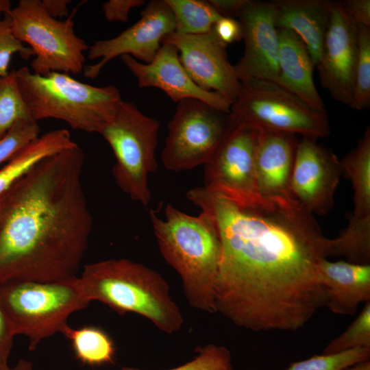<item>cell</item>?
<instances>
[{"mask_svg":"<svg viewBox=\"0 0 370 370\" xmlns=\"http://www.w3.org/2000/svg\"><path fill=\"white\" fill-rule=\"evenodd\" d=\"M186 197L219 236L217 312L254 332L295 331L325 306L320 265L330 239L296 201L243 206L204 186Z\"/></svg>","mask_w":370,"mask_h":370,"instance_id":"6da1fadb","label":"cell"},{"mask_svg":"<svg viewBox=\"0 0 370 370\" xmlns=\"http://www.w3.org/2000/svg\"><path fill=\"white\" fill-rule=\"evenodd\" d=\"M77 145L49 156L0 195V285L76 277L92 229Z\"/></svg>","mask_w":370,"mask_h":370,"instance_id":"7a4b0ae2","label":"cell"},{"mask_svg":"<svg viewBox=\"0 0 370 370\" xmlns=\"http://www.w3.org/2000/svg\"><path fill=\"white\" fill-rule=\"evenodd\" d=\"M160 251L179 274L188 304L197 310L217 312L215 285L221 260V242L211 219L201 212L189 215L171 204L161 219L149 212Z\"/></svg>","mask_w":370,"mask_h":370,"instance_id":"3957f363","label":"cell"},{"mask_svg":"<svg viewBox=\"0 0 370 370\" xmlns=\"http://www.w3.org/2000/svg\"><path fill=\"white\" fill-rule=\"evenodd\" d=\"M77 280L90 301H98L120 314L132 312L152 322L160 331L173 334L184 323L162 276L128 259H110L84 266Z\"/></svg>","mask_w":370,"mask_h":370,"instance_id":"277c9868","label":"cell"},{"mask_svg":"<svg viewBox=\"0 0 370 370\" xmlns=\"http://www.w3.org/2000/svg\"><path fill=\"white\" fill-rule=\"evenodd\" d=\"M15 75L23 100L36 121L59 119L73 129L99 133L122 101L116 86H92L66 73L40 75L23 66L15 70Z\"/></svg>","mask_w":370,"mask_h":370,"instance_id":"5b68a950","label":"cell"},{"mask_svg":"<svg viewBox=\"0 0 370 370\" xmlns=\"http://www.w3.org/2000/svg\"><path fill=\"white\" fill-rule=\"evenodd\" d=\"M0 298L16 335L28 338L30 351L42 340L62 333L69 316L90 303L81 291L77 276L46 282L8 281L0 285Z\"/></svg>","mask_w":370,"mask_h":370,"instance_id":"8992f818","label":"cell"},{"mask_svg":"<svg viewBox=\"0 0 370 370\" xmlns=\"http://www.w3.org/2000/svg\"><path fill=\"white\" fill-rule=\"evenodd\" d=\"M159 122L132 102L121 101L112 119L99 132L110 146L116 163L112 175L118 186L134 201L151 200L148 178L158 165L156 158Z\"/></svg>","mask_w":370,"mask_h":370,"instance_id":"52a82bcc","label":"cell"},{"mask_svg":"<svg viewBox=\"0 0 370 370\" xmlns=\"http://www.w3.org/2000/svg\"><path fill=\"white\" fill-rule=\"evenodd\" d=\"M78 7L62 21L50 16L41 1L21 0L8 14L14 36L27 43L35 56L31 62L34 73L77 75L84 70V53L89 46L74 31L73 17Z\"/></svg>","mask_w":370,"mask_h":370,"instance_id":"ba28073f","label":"cell"},{"mask_svg":"<svg viewBox=\"0 0 370 370\" xmlns=\"http://www.w3.org/2000/svg\"><path fill=\"white\" fill-rule=\"evenodd\" d=\"M241 83L238 96L230 107L237 124L314 140L329 136L326 112L310 109L277 83L258 79Z\"/></svg>","mask_w":370,"mask_h":370,"instance_id":"9c48e42d","label":"cell"},{"mask_svg":"<svg viewBox=\"0 0 370 370\" xmlns=\"http://www.w3.org/2000/svg\"><path fill=\"white\" fill-rule=\"evenodd\" d=\"M234 123L230 112L197 99L178 102L168 123V135L161 159L172 171L193 169L212 156Z\"/></svg>","mask_w":370,"mask_h":370,"instance_id":"30bf717a","label":"cell"},{"mask_svg":"<svg viewBox=\"0 0 370 370\" xmlns=\"http://www.w3.org/2000/svg\"><path fill=\"white\" fill-rule=\"evenodd\" d=\"M260 130L235 123L204 164V188L243 206L267 203L258 191L255 156Z\"/></svg>","mask_w":370,"mask_h":370,"instance_id":"8fae6325","label":"cell"},{"mask_svg":"<svg viewBox=\"0 0 370 370\" xmlns=\"http://www.w3.org/2000/svg\"><path fill=\"white\" fill-rule=\"evenodd\" d=\"M174 31V17L165 1H151L136 23L116 36L95 41L89 47L88 58L100 60L84 66V76L95 78L109 61L119 56L129 55L143 63L151 62L164 37Z\"/></svg>","mask_w":370,"mask_h":370,"instance_id":"7c38bea8","label":"cell"},{"mask_svg":"<svg viewBox=\"0 0 370 370\" xmlns=\"http://www.w3.org/2000/svg\"><path fill=\"white\" fill-rule=\"evenodd\" d=\"M173 45L184 69L200 88L218 92L231 105L240 92L241 83L228 60L226 46L213 29L201 34L172 32L162 40Z\"/></svg>","mask_w":370,"mask_h":370,"instance_id":"4fadbf2b","label":"cell"},{"mask_svg":"<svg viewBox=\"0 0 370 370\" xmlns=\"http://www.w3.org/2000/svg\"><path fill=\"white\" fill-rule=\"evenodd\" d=\"M245 51L234 69L240 82L278 83L279 34L274 1L247 0L238 16Z\"/></svg>","mask_w":370,"mask_h":370,"instance_id":"5bb4252c","label":"cell"},{"mask_svg":"<svg viewBox=\"0 0 370 370\" xmlns=\"http://www.w3.org/2000/svg\"><path fill=\"white\" fill-rule=\"evenodd\" d=\"M343 174L340 162L317 140H299L290 190L292 198L310 213L323 215L333 207L334 196Z\"/></svg>","mask_w":370,"mask_h":370,"instance_id":"9a60e30c","label":"cell"},{"mask_svg":"<svg viewBox=\"0 0 370 370\" xmlns=\"http://www.w3.org/2000/svg\"><path fill=\"white\" fill-rule=\"evenodd\" d=\"M358 53V28L343 9L334 1L317 64L321 86L332 97L350 106Z\"/></svg>","mask_w":370,"mask_h":370,"instance_id":"2e32d148","label":"cell"},{"mask_svg":"<svg viewBox=\"0 0 370 370\" xmlns=\"http://www.w3.org/2000/svg\"><path fill=\"white\" fill-rule=\"evenodd\" d=\"M127 69L137 78L140 88L155 87L173 101H202L224 112H230L231 103L218 92L199 87L188 75L179 58L177 49L162 42L152 61L143 63L129 55L121 56Z\"/></svg>","mask_w":370,"mask_h":370,"instance_id":"e0dca14e","label":"cell"},{"mask_svg":"<svg viewBox=\"0 0 370 370\" xmlns=\"http://www.w3.org/2000/svg\"><path fill=\"white\" fill-rule=\"evenodd\" d=\"M298 142L295 134L260 130L255 156L256 180L258 191L265 199H293L290 186Z\"/></svg>","mask_w":370,"mask_h":370,"instance_id":"ac0fdd59","label":"cell"},{"mask_svg":"<svg viewBox=\"0 0 370 370\" xmlns=\"http://www.w3.org/2000/svg\"><path fill=\"white\" fill-rule=\"evenodd\" d=\"M278 83L310 109L325 112L313 79L314 64L300 38L291 30L278 29Z\"/></svg>","mask_w":370,"mask_h":370,"instance_id":"d6986e66","label":"cell"},{"mask_svg":"<svg viewBox=\"0 0 370 370\" xmlns=\"http://www.w3.org/2000/svg\"><path fill=\"white\" fill-rule=\"evenodd\" d=\"M276 25L291 30L304 43L313 62L320 60L334 1L328 0H277Z\"/></svg>","mask_w":370,"mask_h":370,"instance_id":"ffe728a7","label":"cell"},{"mask_svg":"<svg viewBox=\"0 0 370 370\" xmlns=\"http://www.w3.org/2000/svg\"><path fill=\"white\" fill-rule=\"evenodd\" d=\"M320 272L326 293L325 306L332 313L353 315L360 304L370 301V264L325 259Z\"/></svg>","mask_w":370,"mask_h":370,"instance_id":"44dd1931","label":"cell"},{"mask_svg":"<svg viewBox=\"0 0 370 370\" xmlns=\"http://www.w3.org/2000/svg\"><path fill=\"white\" fill-rule=\"evenodd\" d=\"M76 144L65 129L54 130L39 136L0 169V195L40 161Z\"/></svg>","mask_w":370,"mask_h":370,"instance_id":"7402d4cb","label":"cell"},{"mask_svg":"<svg viewBox=\"0 0 370 370\" xmlns=\"http://www.w3.org/2000/svg\"><path fill=\"white\" fill-rule=\"evenodd\" d=\"M340 162L343 174L354 189V210L358 217L370 215V127L368 126L357 146Z\"/></svg>","mask_w":370,"mask_h":370,"instance_id":"603a6c76","label":"cell"},{"mask_svg":"<svg viewBox=\"0 0 370 370\" xmlns=\"http://www.w3.org/2000/svg\"><path fill=\"white\" fill-rule=\"evenodd\" d=\"M62 334L69 340L76 358L83 365L95 367L114 361V343L102 329L95 326L73 328L67 325Z\"/></svg>","mask_w":370,"mask_h":370,"instance_id":"cb8c5ba5","label":"cell"},{"mask_svg":"<svg viewBox=\"0 0 370 370\" xmlns=\"http://www.w3.org/2000/svg\"><path fill=\"white\" fill-rule=\"evenodd\" d=\"M348 225L330 239V256H340L355 264H370V215L358 217L346 213Z\"/></svg>","mask_w":370,"mask_h":370,"instance_id":"d4e9b609","label":"cell"},{"mask_svg":"<svg viewBox=\"0 0 370 370\" xmlns=\"http://www.w3.org/2000/svg\"><path fill=\"white\" fill-rule=\"evenodd\" d=\"M175 20V32L201 34L210 32L221 17L208 1L164 0Z\"/></svg>","mask_w":370,"mask_h":370,"instance_id":"484cf974","label":"cell"},{"mask_svg":"<svg viewBox=\"0 0 370 370\" xmlns=\"http://www.w3.org/2000/svg\"><path fill=\"white\" fill-rule=\"evenodd\" d=\"M358 53L350 107L357 110L370 105V27L357 25Z\"/></svg>","mask_w":370,"mask_h":370,"instance_id":"4316f807","label":"cell"},{"mask_svg":"<svg viewBox=\"0 0 370 370\" xmlns=\"http://www.w3.org/2000/svg\"><path fill=\"white\" fill-rule=\"evenodd\" d=\"M31 116L18 89L15 70L0 75V139L19 119Z\"/></svg>","mask_w":370,"mask_h":370,"instance_id":"83f0119b","label":"cell"},{"mask_svg":"<svg viewBox=\"0 0 370 370\" xmlns=\"http://www.w3.org/2000/svg\"><path fill=\"white\" fill-rule=\"evenodd\" d=\"M358 347L370 348V301L349 327L330 341L323 349V354H334Z\"/></svg>","mask_w":370,"mask_h":370,"instance_id":"f1b7e54d","label":"cell"},{"mask_svg":"<svg viewBox=\"0 0 370 370\" xmlns=\"http://www.w3.org/2000/svg\"><path fill=\"white\" fill-rule=\"evenodd\" d=\"M369 358L370 348L358 347L334 354L314 355L306 360L293 362L284 370H343Z\"/></svg>","mask_w":370,"mask_h":370,"instance_id":"f546056e","label":"cell"},{"mask_svg":"<svg viewBox=\"0 0 370 370\" xmlns=\"http://www.w3.org/2000/svg\"><path fill=\"white\" fill-rule=\"evenodd\" d=\"M40 127L31 116L16 121L0 139V164L10 160L39 136Z\"/></svg>","mask_w":370,"mask_h":370,"instance_id":"4dcf8cb0","label":"cell"},{"mask_svg":"<svg viewBox=\"0 0 370 370\" xmlns=\"http://www.w3.org/2000/svg\"><path fill=\"white\" fill-rule=\"evenodd\" d=\"M197 355L188 362L167 370H233L230 350L223 345L208 344L196 349ZM121 370H143L123 367Z\"/></svg>","mask_w":370,"mask_h":370,"instance_id":"1f68e13d","label":"cell"},{"mask_svg":"<svg viewBox=\"0 0 370 370\" xmlns=\"http://www.w3.org/2000/svg\"><path fill=\"white\" fill-rule=\"evenodd\" d=\"M18 53L25 60L33 56L32 50L25 47L14 36L8 14H0V75L9 74L11 58Z\"/></svg>","mask_w":370,"mask_h":370,"instance_id":"d6a6232c","label":"cell"},{"mask_svg":"<svg viewBox=\"0 0 370 370\" xmlns=\"http://www.w3.org/2000/svg\"><path fill=\"white\" fill-rule=\"evenodd\" d=\"M16 335L12 321L0 298V365L8 364Z\"/></svg>","mask_w":370,"mask_h":370,"instance_id":"836d02e7","label":"cell"},{"mask_svg":"<svg viewBox=\"0 0 370 370\" xmlns=\"http://www.w3.org/2000/svg\"><path fill=\"white\" fill-rule=\"evenodd\" d=\"M144 3L143 0H110L103 4V12L108 21L125 22L130 10Z\"/></svg>","mask_w":370,"mask_h":370,"instance_id":"e575fe53","label":"cell"},{"mask_svg":"<svg viewBox=\"0 0 370 370\" xmlns=\"http://www.w3.org/2000/svg\"><path fill=\"white\" fill-rule=\"evenodd\" d=\"M213 30L217 37L227 45L242 39L243 31L238 21L221 16L214 24Z\"/></svg>","mask_w":370,"mask_h":370,"instance_id":"d590c367","label":"cell"},{"mask_svg":"<svg viewBox=\"0 0 370 370\" xmlns=\"http://www.w3.org/2000/svg\"><path fill=\"white\" fill-rule=\"evenodd\" d=\"M341 3L349 18L356 25L370 27V1L347 0Z\"/></svg>","mask_w":370,"mask_h":370,"instance_id":"8d00e7d4","label":"cell"},{"mask_svg":"<svg viewBox=\"0 0 370 370\" xmlns=\"http://www.w3.org/2000/svg\"><path fill=\"white\" fill-rule=\"evenodd\" d=\"M247 0H210L208 1L219 14L223 17H238Z\"/></svg>","mask_w":370,"mask_h":370,"instance_id":"74e56055","label":"cell"},{"mask_svg":"<svg viewBox=\"0 0 370 370\" xmlns=\"http://www.w3.org/2000/svg\"><path fill=\"white\" fill-rule=\"evenodd\" d=\"M41 2L46 12L52 18L69 16L67 5L71 2L70 0H42Z\"/></svg>","mask_w":370,"mask_h":370,"instance_id":"f35d334b","label":"cell"},{"mask_svg":"<svg viewBox=\"0 0 370 370\" xmlns=\"http://www.w3.org/2000/svg\"><path fill=\"white\" fill-rule=\"evenodd\" d=\"M0 370H34L31 361L20 359L13 367H10L8 364L0 365Z\"/></svg>","mask_w":370,"mask_h":370,"instance_id":"ab89813d","label":"cell"},{"mask_svg":"<svg viewBox=\"0 0 370 370\" xmlns=\"http://www.w3.org/2000/svg\"><path fill=\"white\" fill-rule=\"evenodd\" d=\"M343 370H370V360H366L354 363Z\"/></svg>","mask_w":370,"mask_h":370,"instance_id":"60d3db41","label":"cell"},{"mask_svg":"<svg viewBox=\"0 0 370 370\" xmlns=\"http://www.w3.org/2000/svg\"><path fill=\"white\" fill-rule=\"evenodd\" d=\"M12 10L9 0H0V14H9Z\"/></svg>","mask_w":370,"mask_h":370,"instance_id":"b9f144b4","label":"cell"}]
</instances>
